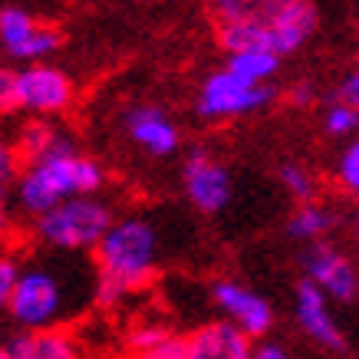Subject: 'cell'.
Here are the masks:
<instances>
[{"label":"cell","mask_w":359,"mask_h":359,"mask_svg":"<svg viewBox=\"0 0 359 359\" xmlns=\"http://www.w3.org/2000/svg\"><path fill=\"white\" fill-rule=\"evenodd\" d=\"M89 304H96V271H73V257L43 250L23 257L7 320L17 330L69 327Z\"/></svg>","instance_id":"6da1fadb"},{"label":"cell","mask_w":359,"mask_h":359,"mask_svg":"<svg viewBox=\"0 0 359 359\" xmlns=\"http://www.w3.org/2000/svg\"><path fill=\"white\" fill-rule=\"evenodd\" d=\"M211 23L224 53L271 50L297 53L316 33L313 0H211Z\"/></svg>","instance_id":"7a4b0ae2"},{"label":"cell","mask_w":359,"mask_h":359,"mask_svg":"<svg viewBox=\"0 0 359 359\" xmlns=\"http://www.w3.org/2000/svg\"><path fill=\"white\" fill-rule=\"evenodd\" d=\"M162 228L142 211L116 215L106 238L93 250L96 306H116L149 287L162 264Z\"/></svg>","instance_id":"3957f363"},{"label":"cell","mask_w":359,"mask_h":359,"mask_svg":"<svg viewBox=\"0 0 359 359\" xmlns=\"http://www.w3.org/2000/svg\"><path fill=\"white\" fill-rule=\"evenodd\" d=\"M106 182H109V175L102 162L83 152L79 142H73L60 152H50L20 168L17 185H13L17 215L36 221L40 215L53 211L56 205H63L69 198L102 195Z\"/></svg>","instance_id":"277c9868"},{"label":"cell","mask_w":359,"mask_h":359,"mask_svg":"<svg viewBox=\"0 0 359 359\" xmlns=\"http://www.w3.org/2000/svg\"><path fill=\"white\" fill-rule=\"evenodd\" d=\"M116 211L106 195H83L69 198L53 211L30 221V241L46 254H63V257H83L99 248L112 228Z\"/></svg>","instance_id":"5b68a950"},{"label":"cell","mask_w":359,"mask_h":359,"mask_svg":"<svg viewBox=\"0 0 359 359\" xmlns=\"http://www.w3.org/2000/svg\"><path fill=\"white\" fill-rule=\"evenodd\" d=\"M76 83L63 66H0V116L63 119L76 106Z\"/></svg>","instance_id":"8992f818"},{"label":"cell","mask_w":359,"mask_h":359,"mask_svg":"<svg viewBox=\"0 0 359 359\" xmlns=\"http://www.w3.org/2000/svg\"><path fill=\"white\" fill-rule=\"evenodd\" d=\"M273 99H277L273 86H257V83L231 73L228 66H218L215 73L201 79L195 109L205 122H234L264 112Z\"/></svg>","instance_id":"52a82bcc"},{"label":"cell","mask_w":359,"mask_h":359,"mask_svg":"<svg viewBox=\"0 0 359 359\" xmlns=\"http://www.w3.org/2000/svg\"><path fill=\"white\" fill-rule=\"evenodd\" d=\"M208 294H211V306L218 310L221 320L234 323V327H238L241 333H248L254 343L267 339V333L273 330L277 313H273L271 300H267L264 294H257V290L248 287V283L231 280V277L215 280Z\"/></svg>","instance_id":"ba28073f"},{"label":"cell","mask_w":359,"mask_h":359,"mask_svg":"<svg viewBox=\"0 0 359 359\" xmlns=\"http://www.w3.org/2000/svg\"><path fill=\"white\" fill-rule=\"evenodd\" d=\"M60 30L50 23L36 20L33 13L20 7H4L0 11V50L11 56L13 63H50V56L60 50Z\"/></svg>","instance_id":"9c48e42d"},{"label":"cell","mask_w":359,"mask_h":359,"mask_svg":"<svg viewBox=\"0 0 359 359\" xmlns=\"http://www.w3.org/2000/svg\"><path fill=\"white\" fill-rule=\"evenodd\" d=\"M182 188H185V198L191 201V208H198L201 215L224 211L231 205V195H234L228 165L205 149H195L182 162Z\"/></svg>","instance_id":"30bf717a"},{"label":"cell","mask_w":359,"mask_h":359,"mask_svg":"<svg viewBox=\"0 0 359 359\" xmlns=\"http://www.w3.org/2000/svg\"><path fill=\"white\" fill-rule=\"evenodd\" d=\"M304 280L323 290L333 304H353L359 297V267L330 241L304 250Z\"/></svg>","instance_id":"8fae6325"},{"label":"cell","mask_w":359,"mask_h":359,"mask_svg":"<svg viewBox=\"0 0 359 359\" xmlns=\"http://www.w3.org/2000/svg\"><path fill=\"white\" fill-rule=\"evenodd\" d=\"M122 129L129 135V142L139 152L152 155V158H172L182 149V129L178 122L152 102H139L122 112Z\"/></svg>","instance_id":"7c38bea8"},{"label":"cell","mask_w":359,"mask_h":359,"mask_svg":"<svg viewBox=\"0 0 359 359\" xmlns=\"http://www.w3.org/2000/svg\"><path fill=\"white\" fill-rule=\"evenodd\" d=\"M294 320L300 333H304L310 343H316L320 349H330V353H339L346 346V337H343V327H339L337 313H333V300H330L323 290H316L310 280H300L294 290Z\"/></svg>","instance_id":"4fadbf2b"},{"label":"cell","mask_w":359,"mask_h":359,"mask_svg":"<svg viewBox=\"0 0 359 359\" xmlns=\"http://www.w3.org/2000/svg\"><path fill=\"white\" fill-rule=\"evenodd\" d=\"M254 339L228 320H208L185 333V359H254Z\"/></svg>","instance_id":"5bb4252c"},{"label":"cell","mask_w":359,"mask_h":359,"mask_svg":"<svg viewBox=\"0 0 359 359\" xmlns=\"http://www.w3.org/2000/svg\"><path fill=\"white\" fill-rule=\"evenodd\" d=\"M7 359H86V346L73 327L17 330L7 339Z\"/></svg>","instance_id":"9a60e30c"},{"label":"cell","mask_w":359,"mask_h":359,"mask_svg":"<svg viewBox=\"0 0 359 359\" xmlns=\"http://www.w3.org/2000/svg\"><path fill=\"white\" fill-rule=\"evenodd\" d=\"M129 359H185V337L168 323L145 316L126 333Z\"/></svg>","instance_id":"2e32d148"},{"label":"cell","mask_w":359,"mask_h":359,"mask_svg":"<svg viewBox=\"0 0 359 359\" xmlns=\"http://www.w3.org/2000/svg\"><path fill=\"white\" fill-rule=\"evenodd\" d=\"M76 135L60 126L56 119H27L20 129L13 132V145H17V155H20V165L36 162L50 152H60L66 145H73Z\"/></svg>","instance_id":"e0dca14e"},{"label":"cell","mask_w":359,"mask_h":359,"mask_svg":"<svg viewBox=\"0 0 359 359\" xmlns=\"http://www.w3.org/2000/svg\"><path fill=\"white\" fill-rule=\"evenodd\" d=\"M20 155L13 145V135L0 132V248H11L17 238V201H13V185L20 175Z\"/></svg>","instance_id":"ac0fdd59"},{"label":"cell","mask_w":359,"mask_h":359,"mask_svg":"<svg viewBox=\"0 0 359 359\" xmlns=\"http://www.w3.org/2000/svg\"><path fill=\"white\" fill-rule=\"evenodd\" d=\"M337 228V211L327 205V201H306V205H297L287 218V238L300 241L306 248L313 244H323V241L333 234Z\"/></svg>","instance_id":"d6986e66"},{"label":"cell","mask_w":359,"mask_h":359,"mask_svg":"<svg viewBox=\"0 0 359 359\" xmlns=\"http://www.w3.org/2000/svg\"><path fill=\"white\" fill-rule=\"evenodd\" d=\"M224 66L231 73L257 83V86H273V79L280 73V56L271 53V50H234V53L224 56Z\"/></svg>","instance_id":"ffe728a7"},{"label":"cell","mask_w":359,"mask_h":359,"mask_svg":"<svg viewBox=\"0 0 359 359\" xmlns=\"http://www.w3.org/2000/svg\"><path fill=\"white\" fill-rule=\"evenodd\" d=\"M277 182H280L283 195L294 198L297 205H306V201L320 198V178L300 162H283L280 172H277Z\"/></svg>","instance_id":"44dd1931"},{"label":"cell","mask_w":359,"mask_h":359,"mask_svg":"<svg viewBox=\"0 0 359 359\" xmlns=\"http://www.w3.org/2000/svg\"><path fill=\"white\" fill-rule=\"evenodd\" d=\"M333 185L346 198L359 201V139H349L333 162Z\"/></svg>","instance_id":"7402d4cb"},{"label":"cell","mask_w":359,"mask_h":359,"mask_svg":"<svg viewBox=\"0 0 359 359\" xmlns=\"http://www.w3.org/2000/svg\"><path fill=\"white\" fill-rule=\"evenodd\" d=\"M323 129L333 139H359V109L343 102V99H333L323 109Z\"/></svg>","instance_id":"603a6c76"},{"label":"cell","mask_w":359,"mask_h":359,"mask_svg":"<svg viewBox=\"0 0 359 359\" xmlns=\"http://www.w3.org/2000/svg\"><path fill=\"white\" fill-rule=\"evenodd\" d=\"M20 267H23V257L11 248H0V313L7 316L11 310V300H13V290H17V280H20Z\"/></svg>","instance_id":"cb8c5ba5"},{"label":"cell","mask_w":359,"mask_h":359,"mask_svg":"<svg viewBox=\"0 0 359 359\" xmlns=\"http://www.w3.org/2000/svg\"><path fill=\"white\" fill-rule=\"evenodd\" d=\"M254 359H297L283 343H273V339H261L254 346Z\"/></svg>","instance_id":"d4e9b609"},{"label":"cell","mask_w":359,"mask_h":359,"mask_svg":"<svg viewBox=\"0 0 359 359\" xmlns=\"http://www.w3.org/2000/svg\"><path fill=\"white\" fill-rule=\"evenodd\" d=\"M337 99H343V102H349V106H356L359 109V66L353 69V73H346V79L339 83Z\"/></svg>","instance_id":"484cf974"},{"label":"cell","mask_w":359,"mask_h":359,"mask_svg":"<svg viewBox=\"0 0 359 359\" xmlns=\"http://www.w3.org/2000/svg\"><path fill=\"white\" fill-rule=\"evenodd\" d=\"M313 99H316V86L313 83H297V86H290L287 89V102L290 106H313Z\"/></svg>","instance_id":"4316f807"},{"label":"cell","mask_w":359,"mask_h":359,"mask_svg":"<svg viewBox=\"0 0 359 359\" xmlns=\"http://www.w3.org/2000/svg\"><path fill=\"white\" fill-rule=\"evenodd\" d=\"M349 234H353V238H356L359 241V201H356V205H353V211H349Z\"/></svg>","instance_id":"83f0119b"},{"label":"cell","mask_w":359,"mask_h":359,"mask_svg":"<svg viewBox=\"0 0 359 359\" xmlns=\"http://www.w3.org/2000/svg\"><path fill=\"white\" fill-rule=\"evenodd\" d=\"M0 359H7V339H4V333H0Z\"/></svg>","instance_id":"f1b7e54d"}]
</instances>
